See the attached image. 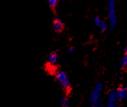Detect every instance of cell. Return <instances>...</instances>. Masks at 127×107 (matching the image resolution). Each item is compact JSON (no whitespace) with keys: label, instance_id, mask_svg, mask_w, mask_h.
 Masks as SVG:
<instances>
[{"label":"cell","instance_id":"cell-1","mask_svg":"<svg viewBox=\"0 0 127 107\" xmlns=\"http://www.w3.org/2000/svg\"><path fill=\"white\" fill-rule=\"evenodd\" d=\"M103 88V85L101 83H97L93 88L90 96V104L92 107H102L100 101V96Z\"/></svg>","mask_w":127,"mask_h":107},{"label":"cell","instance_id":"cell-2","mask_svg":"<svg viewBox=\"0 0 127 107\" xmlns=\"http://www.w3.org/2000/svg\"><path fill=\"white\" fill-rule=\"evenodd\" d=\"M108 20L111 28L116 25V0H109L108 2Z\"/></svg>","mask_w":127,"mask_h":107},{"label":"cell","instance_id":"cell-3","mask_svg":"<svg viewBox=\"0 0 127 107\" xmlns=\"http://www.w3.org/2000/svg\"><path fill=\"white\" fill-rule=\"evenodd\" d=\"M56 79L60 83L62 87L65 90H69L70 88V82L67 75L63 72H59L56 74Z\"/></svg>","mask_w":127,"mask_h":107},{"label":"cell","instance_id":"cell-4","mask_svg":"<svg viewBox=\"0 0 127 107\" xmlns=\"http://www.w3.org/2000/svg\"><path fill=\"white\" fill-rule=\"evenodd\" d=\"M118 98L116 96V91H111L109 93V96L108 99L107 107H117L118 104Z\"/></svg>","mask_w":127,"mask_h":107},{"label":"cell","instance_id":"cell-5","mask_svg":"<svg viewBox=\"0 0 127 107\" xmlns=\"http://www.w3.org/2000/svg\"><path fill=\"white\" fill-rule=\"evenodd\" d=\"M116 96L119 99H124L127 98V88L121 87L116 91Z\"/></svg>","mask_w":127,"mask_h":107},{"label":"cell","instance_id":"cell-6","mask_svg":"<svg viewBox=\"0 0 127 107\" xmlns=\"http://www.w3.org/2000/svg\"><path fill=\"white\" fill-rule=\"evenodd\" d=\"M95 25L98 27V28L100 29V31L101 32H104L106 30L107 25L105 24V22H103V20H101L99 17H96L95 19Z\"/></svg>","mask_w":127,"mask_h":107},{"label":"cell","instance_id":"cell-7","mask_svg":"<svg viewBox=\"0 0 127 107\" xmlns=\"http://www.w3.org/2000/svg\"><path fill=\"white\" fill-rule=\"evenodd\" d=\"M54 28L56 31H57V32L62 31V29H63V23H62V22L60 20H59V19L55 20L54 21Z\"/></svg>","mask_w":127,"mask_h":107},{"label":"cell","instance_id":"cell-8","mask_svg":"<svg viewBox=\"0 0 127 107\" xmlns=\"http://www.w3.org/2000/svg\"><path fill=\"white\" fill-rule=\"evenodd\" d=\"M57 54L54 52V53H51L49 57H48V62L51 64V65H54L56 61H57Z\"/></svg>","mask_w":127,"mask_h":107},{"label":"cell","instance_id":"cell-9","mask_svg":"<svg viewBox=\"0 0 127 107\" xmlns=\"http://www.w3.org/2000/svg\"><path fill=\"white\" fill-rule=\"evenodd\" d=\"M121 65V67H122L123 68L127 67V55H126L122 59Z\"/></svg>","mask_w":127,"mask_h":107},{"label":"cell","instance_id":"cell-10","mask_svg":"<svg viewBox=\"0 0 127 107\" xmlns=\"http://www.w3.org/2000/svg\"><path fill=\"white\" fill-rule=\"evenodd\" d=\"M59 0H48V4L51 7H54L57 4Z\"/></svg>","mask_w":127,"mask_h":107},{"label":"cell","instance_id":"cell-11","mask_svg":"<svg viewBox=\"0 0 127 107\" xmlns=\"http://www.w3.org/2000/svg\"><path fill=\"white\" fill-rule=\"evenodd\" d=\"M61 103H62V104L64 106V105H66V103H67V100L66 99V98H62V99H61Z\"/></svg>","mask_w":127,"mask_h":107},{"label":"cell","instance_id":"cell-12","mask_svg":"<svg viewBox=\"0 0 127 107\" xmlns=\"http://www.w3.org/2000/svg\"><path fill=\"white\" fill-rule=\"evenodd\" d=\"M73 51H74V50H73V49H72V48H71V49H70L69 50V53H72V52H73Z\"/></svg>","mask_w":127,"mask_h":107},{"label":"cell","instance_id":"cell-13","mask_svg":"<svg viewBox=\"0 0 127 107\" xmlns=\"http://www.w3.org/2000/svg\"><path fill=\"white\" fill-rule=\"evenodd\" d=\"M126 55H127V47H126Z\"/></svg>","mask_w":127,"mask_h":107},{"label":"cell","instance_id":"cell-14","mask_svg":"<svg viewBox=\"0 0 127 107\" xmlns=\"http://www.w3.org/2000/svg\"><path fill=\"white\" fill-rule=\"evenodd\" d=\"M63 107H69L68 106H66V105H64V106H63Z\"/></svg>","mask_w":127,"mask_h":107}]
</instances>
